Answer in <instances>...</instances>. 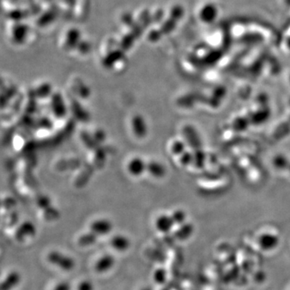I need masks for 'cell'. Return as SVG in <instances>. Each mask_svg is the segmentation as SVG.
I'll list each match as a JSON object with an SVG mask.
<instances>
[{
	"label": "cell",
	"mask_w": 290,
	"mask_h": 290,
	"mask_svg": "<svg viewBox=\"0 0 290 290\" xmlns=\"http://www.w3.org/2000/svg\"><path fill=\"white\" fill-rule=\"evenodd\" d=\"M47 261L64 272H71L76 266L75 260L72 256L58 250H53L48 253Z\"/></svg>",
	"instance_id": "6da1fadb"
},
{
	"label": "cell",
	"mask_w": 290,
	"mask_h": 290,
	"mask_svg": "<svg viewBox=\"0 0 290 290\" xmlns=\"http://www.w3.org/2000/svg\"><path fill=\"white\" fill-rule=\"evenodd\" d=\"M37 234V228L31 221H25L19 224L15 232V240L24 243L29 238H34Z\"/></svg>",
	"instance_id": "7a4b0ae2"
},
{
	"label": "cell",
	"mask_w": 290,
	"mask_h": 290,
	"mask_svg": "<svg viewBox=\"0 0 290 290\" xmlns=\"http://www.w3.org/2000/svg\"><path fill=\"white\" fill-rule=\"evenodd\" d=\"M50 108L54 116L58 118H62L67 114V106L60 93H54L51 96Z\"/></svg>",
	"instance_id": "3957f363"
},
{
	"label": "cell",
	"mask_w": 290,
	"mask_h": 290,
	"mask_svg": "<svg viewBox=\"0 0 290 290\" xmlns=\"http://www.w3.org/2000/svg\"><path fill=\"white\" fill-rule=\"evenodd\" d=\"M116 263V258L112 254L106 253L96 260L94 269L99 274H105L113 269Z\"/></svg>",
	"instance_id": "277c9868"
},
{
	"label": "cell",
	"mask_w": 290,
	"mask_h": 290,
	"mask_svg": "<svg viewBox=\"0 0 290 290\" xmlns=\"http://www.w3.org/2000/svg\"><path fill=\"white\" fill-rule=\"evenodd\" d=\"M113 230V224L108 219H95L90 224V231L98 236H106Z\"/></svg>",
	"instance_id": "5b68a950"
},
{
	"label": "cell",
	"mask_w": 290,
	"mask_h": 290,
	"mask_svg": "<svg viewBox=\"0 0 290 290\" xmlns=\"http://www.w3.org/2000/svg\"><path fill=\"white\" fill-rule=\"evenodd\" d=\"M218 12H219V9L215 3H212V2L205 3L200 8L199 13H198L200 20L205 24H211L217 19L218 15H219Z\"/></svg>",
	"instance_id": "8992f818"
},
{
	"label": "cell",
	"mask_w": 290,
	"mask_h": 290,
	"mask_svg": "<svg viewBox=\"0 0 290 290\" xmlns=\"http://www.w3.org/2000/svg\"><path fill=\"white\" fill-rule=\"evenodd\" d=\"M131 130L138 139H144L148 134V125L144 116L135 115L131 118Z\"/></svg>",
	"instance_id": "52a82bcc"
},
{
	"label": "cell",
	"mask_w": 290,
	"mask_h": 290,
	"mask_svg": "<svg viewBox=\"0 0 290 290\" xmlns=\"http://www.w3.org/2000/svg\"><path fill=\"white\" fill-rule=\"evenodd\" d=\"M21 274L16 270L9 272L0 285V290H13L19 286L21 282Z\"/></svg>",
	"instance_id": "ba28073f"
},
{
	"label": "cell",
	"mask_w": 290,
	"mask_h": 290,
	"mask_svg": "<svg viewBox=\"0 0 290 290\" xmlns=\"http://www.w3.org/2000/svg\"><path fill=\"white\" fill-rule=\"evenodd\" d=\"M110 244L115 251L125 252L131 247V239L122 234H116L111 238Z\"/></svg>",
	"instance_id": "9c48e42d"
},
{
	"label": "cell",
	"mask_w": 290,
	"mask_h": 290,
	"mask_svg": "<svg viewBox=\"0 0 290 290\" xmlns=\"http://www.w3.org/2000/svg\"><path fill=\"white\" fill-rule=\"evenodd\" d=\"M127 170L131 176H140L147 171V163L140 157H133L127 163Z\"/></svg>",
	"instance_id": "30bf717a"
},
{
	"label": "cell",
	"mask_w": 290,
	"mask_h": 290,
	"mask_svg": "<svg viewBox=\"0 0 290 290\" xmlns=\"http://www.w3.org/2000/svg\"><path fill=\"white\" fill-rule=\"evenodd\" d=\"M174 224L172 217L167 215H160L155 222L156 229L161 233H169L172 230Z\"/></svg>",
	"instance_id": "8fae6325"
},
{
	"label": "cell",
	"mask_w": 290,
	"mask_h": 290,
	"mask_svg": "<svg viewBox=\"0 0 290 290\" xmlns=\"http://www.w3.org/2000/svg\"><path fill=\"white\" fill-rule=\"evenodd\" d=\"M28 33V26L24 24H19L15 25L12 29L13 41L16 44H23L25 41Z\"/></svg>",
	"instance_id": "7c38bea8"
},
{
	"label": "cell",
	"mask_w": 290,
	"mask_h": 290,
	"mask_svg": "<svg viewBox=\"0 0 290 290\" xmlns=\"http://www.w3.org/2000/svg\"><path fill=\"white\" fill-rule=\"evenodd\" d=\"M80 40H81V33H80L79 30H77L76 28H72L67 33L66 38H65V46L69 50L75 49V48H77L81 42Z\"/></svg>",
	"instance_id": "4fadbf2b"
},
{
	"label": "cell",
	"mask_w": 290,
	"mask_h": 290,
	"mask_svg": "<svg viewBox=\"0 0 290 290\" xmlns=\"http://www.w3.org/2000/svg\"><path fill=\"white\" fill-rule=\"evenodd\" d=\"M99 236L91 231L83 233L77 238V243L80 247H89L97 243Z\"/></svg>",
	"instance_id": "5bb4252c"
},
{
	"label": "cell",
	"mask_w": 290,
	"mask_h": 290,
	"mask_svg": "<svg viewBox=\"0 0 290 290\" xmlns=\"http://www.w3.org/2000/svg\"><path fill=\"white\" fill-rule=\"evenodd\" d=\"M147 172L150 174L151 176L156 178H161L166 174V169L163 165H161L157 161H150L147 163Z\"/></svg>",
	"instance_id": "9a60e30c"
},
{
	"label": "cell",
	"mask_w": 290,
	"mask_h": 290,
	"mask_svg": "<svg viewBox=\"0 0 290 290\" xmlns=\"http://www.w3.org/2000/svg\"><path fill=\"white\" fill-rule=\"evenodd\" d=\"M124 51L123 50H116L110 52L109 54L103 58V64L107 68H112L116 63L122 59Z\"/></svg>",
	"instance_id": "2e32d148"
},
{
	"label": "cell",
	"mask_w": 290,
	"mask_h": 290,
	"mask_svg": "<svg viewBox=\"0 0 290 290\" xmlns=\"http://www.w3.org/2000/svg\"><path fill=\"white\" fill-rule=\"evenodd\" d=\"M35 93H36V95L40 99H45L47 97L52 96V95L54 94L53 93V86H51V84L45 82V83L40 85L36 89Z\"/></svg>",
	"instance_id": "e0dca14e"
},
{
	"label": "cell",
	"mask_w": 290,
	"mask_h": 290,
	"mask_svg": "<svg viewBox=\"0 0 290 290\" xmlns=\"http://www.w3.org/2000/svg\"><path fill=\"white\" fill-rule=\"evenodd\" d=\"M153 279L155 283L162 286L167 280V271L164 268H157L153 273Z\"/></svg>",
	"instance_id": "ac0fdd59"
},
{
	"label": "cell",
	"mask_w": 290,
	"mask_h": 290,
	"mask_svg": "<svg viewBox=\"0 0 290 290\" xmlns=\"http://www.w3.org/2000/svg\"><path fill=\"white\" fill-rule=\"evenodd\" d=\"M137 37H135V35L132 32H130L128 34L124 36L121 41V49L123 51H127L130 50L132 46H133L134 42H135V39Z\"/></svg>",
	"instance_id": "d6986e66"
},
{
	"label": "cell",
	"mask_w": 290,
	"mask_h": 290,
	"mask_svg": "<svg viewBox=\"0 0 290 290\" xmlns=\"http://www.w3.org/2000/svg\"><path fill=\"white\" fill-rule=\"evenodd\" d=\"M55 19H56V15H55V13H54V11H48V12L45 13V14L40 18L38 24L41 26L47 25V24H50V23L54 21Z\"/></svg>",
	"instance_id": "ffe728a7"
},
{
	"label": "cell",
	"mask_w": 290,
	"mask_h": 290,
	"mask_svg": "<svg viewBox=\"0 0 290 290\" xmlns=\"http://www.w3.org/2000/svg\"><path fill=\"white\" fill-rule=\"evenodd\" d=\"M189 233H190V228L189 226H181L178 230L175 232V236L181 240L189 236Z\"/></svg>",
	"instance_id": "44dd1931"
},
{
	"label": "cell",
	"mask_w": 290,
	"mask_h": 290,
	"mask_svg": "<svg viewBox=\"0 0 290 290\" xmlns=\"http://www.w3.org/2000/svg\"><path fill=\"white\" fill-rule=\"evenodd\" d=\"M77 290H95V285L90 280L84 279L77 285Z\"/></svg>",
	"instance_id": "7402d4cb"
},
{
	"label": "cell",
	"mask_w": 290,
	"mask_h": 290,
	"mask_svg": "<svg viewBox=\"0 0 290 290\" xmlns=\"http://www.w3.org/2000/svg\"><path fill=\"white\" fill-rule=\"evenodd\" d=\"M171 217L174 220V224H181L184 222V219H185V215H184V213L182 211H176L174 212Z\"/></svg>",
	"instance_id": "603a6c76"
},
{
	"label": "cell",
	"mask_w": 290,
	"mask_h": 290,
	"mask_svg": "<svg viewBox=\"0 0 290 290\" xmlns=\"http://www.w3.org/2000/svg\"><path fill=\"white\" fill-rule=\"evenodd\" d=\"M53 290H71V285L68 282H60L54 286Z\"/></svg>",
	"instance_id": "cb8c5ba5"
},
{
	"label": "cell",
	"mask_w": 290,
	"mask_h": 290,
	"mask_svg": "<svg viewBox=\"0 0 290 290\" xmlns=\"http://www.w3.org/2000/svg\"><path fill=\"white\" fill-rule=\"evenodd\" d=\"M51 120H50V118H48V117H44V118H41V120H40V122H39V124L41 126V127H43V128L45 129H50L51 128L52 126H53V123H52Z\"/></svg>",
	"instance_id": "d4e9b609"
},
{
	"label": "cell",
	"mask_w": 290,
	"mask_h": 290,
	"mask_svg": "<svg viewBox=\"0 0 290 290\" xmlns=\"http://www.w3.org/2000/svg\"><path fill=\"white\" fill-rule=\"evenodd\" d=\"M38 206L41 207V209L46 210V209L50 208V201L47 197H44L43 198L38 201Z\"/></svg>",
	"instance_id": "484cf974"
},
{
	"label": "cell",
	"mask_w": 290,
	"mask_h": 290,
	"mask_svg": "<svg viewBox=\"0 0 290 290\" xmlns=\"http://www.w3.org/2000/svg\"><path fill=\"white\" fill-rule=\"evenodd\" d=\"M77 48H78V50H79L81 53H82V54H86V53H88L90 51V44L85 41V42H80Z\"/></svg>",
	"instance_id": "4316f807"
},
{
	"label": "cell",
	"mask_w": 290,
	"mask_h": 290,
	"mask_svg": "<svg viewBox=\"0 0 290 290\" xmlns=\"http://www.w3.org/2000/svg\"><path fill=\"white\" fill-rule=\"evenodd\" d=\"M161 36H162L161 32H157V31L153 30L149 33L148 37H149V39L153 42H156V41H158L161 38Z\"/></svg>",
	"instance_id": "83f0119b"
},
{
	"label": "cell",
	"mask_w": 290,
	"mask_h": 290,
	"mask_svg": "<svg viewBox=\"0 0 290 290\" xmlns=\"http://www.w3.org/2000/svg\"><path fill=\"white\" fill-rule=\"evenodd\" d=\"M172 150L174 151V153H176V154H177V153H181L183 151L182 145H181V144L179 143V142H176V143H175V144H174Z\"/></svg>",
	"instance_id": "f1b7e54d"
},
{
	"label": "cell",
	"mask_w": 290,
	"mask_h": 290,
	"mask_svg": "<svg viewBox=\"0 0 290 290\" xmlns=\"http://www.w3.org/2000/svg\"><path fill=\"white\" fill-rule=\"evenodd\" d=\"M140 290H153V289L151 288V287H148V286H145V287H143V288L140 289Z\"/></svg>",
	"instance_id": "f546056e"
}]
</instances>
